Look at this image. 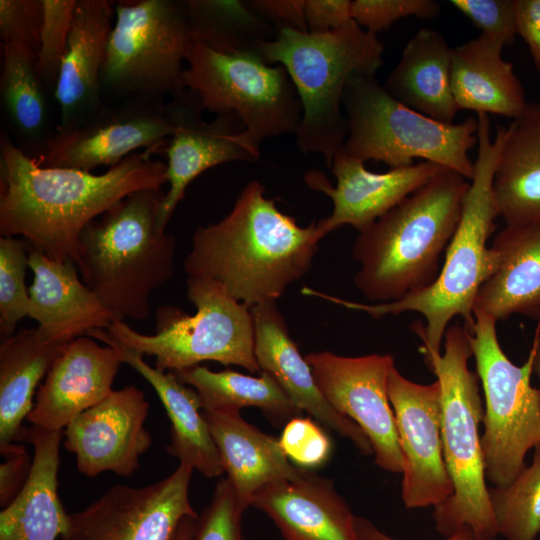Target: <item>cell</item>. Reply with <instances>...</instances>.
Returning <instances> with one entry per match:
<instances>
[{"mask_svg": "<svg viewBox=\"0 0 540 540\" xmlns=\"http://www.w3.org/2000/svg\"><path fill=\"white\" fill-rule=\"evenodd\" d=\"M68 344V343H67ZM67 344L46 341L38 328L20 329L0 345V448L21 441L36 388Z\"/></svg>", "mask_w": 540, "mask_h": 540, "instance_id": "cell-32", "label": "cell"}, {"mask_svg": "<svg viewBox=\"0 0 540 540\" xmlns=\"http://www.w3.org/2000/svg\"><path fill=\"white\" fill-rule=\"evenodd\" d=\"M305 359L330 405L366 435L375 463L385 471L402 473L403 457L388 395V378L395 367L393 357H347L321 351L307 354Z\"/></svg>", "mask_w": 540, "mask_h": 540, "instance_id": "cell-15", "label": "cell"}, {"mask_svg": "<svg viewBox=\"0 0 540 540\" xmlns=\"http://www.w3.org/2000/svg\"><path fill=\"white\" fill-rule=\"evenodd\" d=\"M388 395L403 457V503L409 509L436 507L454 491L443 452L440 384L415 383L393 367Z\"/></svg>", "mask_w": 540, "mask_h": 540, "instance_id": "cell-16", "label": "cell"}, {"mask_svg": "<svg viewBox=\"0 0 540 540\" xmlns=\"http://www.w3.org/2000/svg\"><path fill=\"white\" fill-rule=\"evenodd\" d=\"M247 6L277 32H308L305 19L306 0H246Z\"/></svg>", "mask_w": 540, "mask_h": 540, "instance_id": "cell-45", "label": "cell"}, {"mask_svg": "<svg viewBox=\"0 0 540 540\" xmlns=\"http://www.w3.org/2000/svg\"><path fill=\"white\" fill-rule=\"evenodd\" d=\"M29 244L23 238H0V335L12 336L16 326L28 317L29 289L25 283Z\"/></svg>", "mask_w": 540, "mask_h": 540, "instance_id": "cell-37", "label": "cell"}, {"mask_svg": "<svg viewBox=\"0 0 540 540\" xmlns=\"http://www.w3.org/2000/svg\"><path fill=\"white\" fill-rule=\"evenodd\" d=\"M469 184L446 168L359 232L352 247L360 265L354 284L364 298L393 302L434 282Z\"/></svg>", "mask_w": 540, "mask_h": 540, "instance_id": "cell-4", "label": "cell"}, {"mask_svg": "<svg viewBox=\"0 0 540 540\" xmlns=\"http://www.w3.org/2000/svg\"><path fill=\"white\" fill-rule=\"evenodd\" d=\"M149 403L133 385L113 390L76 416L63 430L64 447L76 457L78 471L95 477L103 472L130 476L152 438L144 423Z\"/></svg>", "mask_w": 540, "mask_h": 540, "instance_id": "cell-17", "label": "cell"}, {"mask_svg": "<svg viewBox=\"0 0 540 540\" xmlns=\"http://www.w3.org/2000/svg\"><path fill=\"white\" fill-rule=\"evenodd\" d=\"M186 285L195 314L162 306L156 312L153 334L140 333L125 321H113L107 329L88 336L142 356H153L155 367L162 371L179 372L203 361H216L260 373L251 309L213 279L187 277Z\"/></svg>", "mask_w": 540, "mask_h": 540, "instance_id": "cell-8", "label": "cell"}, {"mask_svg": "<svg viewBox=\"0 0 540 540\" xmlns=\"http://www.w3.org/2000/svg\"><path fill=\"white\" fill-rule=\"evenodd\" d=\"M443 352H425V360L441 388V435L453 494L434 507L436 530L448 537L464 527L476 535H497L490 505L481 446L484 406L477 374L470 371L473 356L470 333L458 324L444 335Z\"/></svg>", "mask_w": 540, "mask_h": 540, "instance_id": "cell-7", "label": "cell"}, {"mask_svg": "<svg viewBox=\"0 0 540 540\" xmlns=\"http://www.w3.org/2000/svg\"><path fill=\"white\" fill-rule=\"evenodd\" d=\"M4 461L0 465V504L7 506L21 491L32 467L24 446L10 444L0 448Z\"/></svg>", "mask_w": 540, "mask_h": 540, "instance_id": "cell-44", "label": "cell"}, {"mask_svg": "<svg viewBox=\"0 0 540 540\" xmlns=\"http://www.w3.org/2000/svg\"><path fill=\"white\" fill-rule=\"evenodd\" d=\"M250 506L263 511L285 540H358L356 515L333 481L308 470L262 487Z\"/></svg>", "mask_w": 540, "mask_h": 540, "instance_id": "cell-24", "label": "cell"}, {"mask_svg": "<svg viewBox=\"0 0 540 540\" xmlns=\"http://www.w3.org/2000/svg\"><path fill=\"white\" fill-rule=\"evenodd\" d=\"M452 51L439 31L421 28L404 47L383 88L407 107L453 123L459 108L451 86Z\"/></svg>", "mask_w": 540, "mask_h": 540, "instance_id": "cell-29", "label": "cell"}, {"mask_svg": "<svg viewBox=\"0 0 540 540\" xmlns=\"http://www.w3.org/2000/svg\"><path fill=\"white\" fill-rule=\"evenodd\" d=\"M282 451L296 467L310 470L323 466L332 453V443L311 418L290 419L279 438Z\"/></svg>", "mask_w": 540, "mask_h": 540, "instance_id": "cell-40", "label": "cell"}, {"mask_svg": "<svg viewBox=\"0 0 540 540\" xmlns=\"http://www.w3.org/2000/svg\"><path fill=\"white\" fill-rule=\"evenodd\" d=\"M174 373L196 390L205 412H240L244 407H256L279 425L302 412L276 380L264 371L254 377L230 369L212 371L197 365Z\"/></svg>", "mask_w": 540, "mask_h": 540, "instance_id": "cell-34", "label": "cell"}, {"mask_svg": "<svg viewBox=\"0 0 540 540\" xmlns=\"http://www.w3.org/2000/svg\"><path fill=\"white\" fill-rule=\"evenodd\" d=\"M203 108L194 111L169 138L162 150L167 156L168 190L159 214L163 230L190 183L206 170L232 161L256 162L258 146L234 114L217 115L211 121L202 119Z\"/></svg>", "mask_w": 540, "mask_h": 540, "instance_id": "cell-22", "label": "cell"}, {"mask_svg": "<svg viewBox=\"0 0 540 540\" xmlns=\"http://www.w3.org/2000/svg\"><path fill=\"white\" fill-rule=\"evenodd\" d=\"M323 238L316 222L299 226L252 180L223 219L195 229L184 271L217 281L251 309L277 301L302 278Z\"/></svg>", "mask_w": 540, "mask_h": 540, "instance_id": "cell-2", "label": "cell"}, {"mask_svg": "<svg viewBox=\"0 0 540 540\" xmlns=\"http://www.w3.org/2000/svg\"><path fill=\"white\" fill-rule=\"evenodd\" d=\"M227 479L246 510L253 495L275 481L295 480L305 472L285 456L279 439L249 424L237 411L205 412Z\"/></svg>", "mask_w": 540, "mask_h": 540, "instance_id": "cell-26", "label": "cell"}, {"mask_svg": "<svg viewBox=\"0 0 540 540\" xmlns=\"http://www.w3.org/2000/svg\"><path fill=\"white\" fill-rule=\"evenodd\" d=\"M124 363L122 350L89 336L69 342L43 382L27 420L48 431H63L79 414L105 399Z\"/></svg>", "mask_w": 540, "mask_h": 540, "instance_id": "cell-19", "label": "cell"}, {"mask_svg": "<svg viewBox=\"0 0 540 540\" xmlns=\"http://www.w3.org/2000/svg\"><path fill=\"white\" fill-rule=\"evenodd\" d=\"M355 528L358 540H399L385 534L370 520L361 516H356ZM442 540H477V535L472 529L464 527Z\"/></svg>", "mask_w": 540, "mask_h": 540, "instance_id": "cell-48", "label": "cell"}, {"mask_svg": "<svg viewBox=\"0 0 540 540\" xmlns=\"http://www.w3.org/2000/svg\"><path fill=\"white\" fill-rule=\"evenodd\" d=\"M477 157L474 175L465 194L461 217L445 251L437 278L428 287L387 303H358L341 299L312 288L302 294L318 297L350 310L379 319L403 312H418L426 324L415 323L413 331L423 343V351L440 353L444 335L455 317H462L470 330L474 307L481 286L497 270L500 257L487 246L499 211L493 192V175L505 137V127H498L491 138L489 116L477 114Z\"/></svg>", "mask_w": 540, "mask_h": 540, "instance_id": "cell-3", "label": "cell"}, {"mask_svg": "<svg viewBox=\"0 0 540 540\" xmlns=\"http://www.w3.org/2000/svg\"><path fill=\"white\" fill-rule=\"evenodd\" d=\"M497 537L493 535H477V540H498Z\"/></svg>", "mask_w": 540, "mask_h": 540, "instance_id": "cell-51", "label": "cell"}, {"mask_svg": "<svg viewBox=\"0 0 540 540\" xmlns=\"http://www.w3.org/2000/svg\"><path fill=\"white\" fill-rule=\"evenodd\" d=\"M191 41L184 0L117 1L102 97L165 101L183 95Z\"/></svg>", "mask_w": 540, "mask_h": 540, "instance_id": "cell-10", "label": "cell"}, {"mask_svg": "<svg viewBox=\"0 0 540 540\" xmlns=\"http://www.w3.org/2000/svg\"><path fill=\"white\" fill-rule=\"evenodd\" d=\"M496 320L475 310L469 331L484 399L481 446L485 476L492 486H505L522 471L525 457L540 446V401L531 385L533 352L518 366L500 346Z\"/></svg>", "mask_w": 540, "mask_h": 540, "instance_id": "cell-11", "label": "cell"}, {"mask_svg": "<svg viewBox=\"0 0 540 540\" xmlns=\"http://www.w3.org/2000/svg\"><path fill=\"white\" fill-rule=\"evenodd\" d=\"M517 35L525 41L540 71V0H514Z\"/></svg>", "mask_w": 540, "mask_h": 540, "instance_id": "cell-47", "label": "cell"}, {"mask_svg": "<svg viewBox=\"0 0 540 540\" xmlns=\"http://www.w3.org/2000/svg\"><path fill=\"white\" fill-rule=\"evenodd\" d=\"M503 48L499 40L480 34L453 49L451 86L459 110L513 120L525 112L524 88L512 63L502 57Z\"/></svg>", "mask_w": 540, "mask_h": 540, "instance_id": "cell-28", "label": "cell"}, {"mask_svg": "<svg viewBox=\"0 0 540 540\" xmlns=\"http://www.w3.org/2000/svg\"><path fill=\"white\" fill-rule=\"evenodd\" d=\"M351 5L350 0H306L308 32L326 33L340 28L352 19Z\"/></svg>", "mask_w": 540, "mask_h": 540, "instance_id": "cell-46", "label": "cell"}, {"mask_svg": "<svg viewBox=\"0 0 540 540\" xmlns=\"http://www.w3.org/2000/svg\"><path fill=\"white\" fill-rule=\"evenodd\" d=\"M493 192L506 225L540 223V102L505 128Z\"/></svg>", "mask_w": 540, "mask_h": 540, "instance_id": "cell-30", "label": "cell"}, {"mask_svg": "<svg viewBox=\"0 0 540 540\" xmlns=\"http://www.w3.org/2000/svg\"><path fill=\"white\" fill-rule=\"evenodd\" d=\"M531 350L533 352V373L537 376L540 382V337L536 338ZM537 390L540 401V385Z\"/></svg>", "mask_w": 540, "mask_h": 540, "instance_id": "cell-50", "label": "cell"}, {"mask_svg": "<svg viewBox=\"0 0 540 540\" xmlns=\"http://www.w3.org/2000/svg\"><path fill=\"white\" fill-rule=\"evenodd\" d=\"M450 3L467 17L482 35L511 46L517 36L514 0H451Z\"/></svg>", "mask_w": 540, "mask_h": 540, "instance_id": "cell-42", "label": "cell"}, {"mask_svg": "<svg viewBox=\"0 0 540 540\" xmlns=\"http://www.w3.org/2000/svg\"><path fill=\"white\" fill-rule=\"evenodd\" d=\"M200 108L190 90L168 101L104 104L79 126L54 133L43 155L34 160L42 167L91 172L100 166L113 167L138 149L162 153L179 126Z\"/></svg>", "mask_w": 540, "mask_h": 540, "instance_id": "cell-13", "label": "cell"}, {"mask_svg": "<svg viewBox=\"0 0 540 540\" xmlns=\"http://www.w3.org/2000/svg\"><path fill=\"white\" fill-rule=\"evenodd\" d=\"M42 5L36 69L45 87L54 94L68 45L76 0H42Z\"/></svg>", "mask_w": 540, "mask_h": 540, "instance_id": "cell-38", "label": "cell"}, {"mask_svg": "<svg viewBox=\"0 0 540 540\" xmlns=\"http://www.w3.org/2000/svg\"><path fill=\"white\" fill-rule=\"evenodd\" d=\"M330 169L337 179L335 187L320 171L305 174L308 187L325 193L333 202L331 214L316 222L323 237L344 225L359 232L366 230L446 167L423 161L376 173L367 170L363 161L341 147Z\"/></svg>", "mask_w": 540, "mask_h": 540, "instance_id": "cell-18", "label": "cell"}, {"mask_svg": "<svg viewBox=\"0 0 540 540\" xmlns=\"http://www.w3.org/2000/svg\"><path fill=\"white\" fill-rule=\"evenodd\" d=\"M192 41L224 54L255 51L277 31L240 0H184Z\"/></svg>", "mask_w": 540, "mask_h": 540, "instance_id": "cell-35", "label": "cell"}, {"mask_svg": "<svg viewBox=\"0 0 540 540\" xmlns=\"http://www.w3.org/2000/svg\"><path fill=\"white\" fill-rule=\"evenodd\" d=\"M254 324V352L261 371L269 373L301 410L349 439L364 455L373 454L361 428L337 412L320 391L312 369L291 338L277 301L251 308Z\"/></svg>", "mask_w": 540, "mask_h": 540, "instance_id": "cell-21", "label": "cell"}, {"mask_svg": "<svg viewBox=\"0 0 540 540\" xmlns=\"http://www.w3.org/2000/svg\"><path fill=\"white\" fill-rule=\"evenodd\" d=\"M491 247L500 263L481 286L474 311L496 321L515 314L540 319V223L506 225Z\"/></svg>", "mask_w": 540, "mask_h": 540, "instance_id": "cell-27", "label": "cell"}, {"mask_svg": "<svg viewBox=\"0 0 540 540\" xmlns=\"http://www.w3.org/2000/svg\"><path fill=\"white\" fill-rule=\"evenodd\" d=\"M63 431L25 427L21 441L33 446L32 467L18 495L0 513V540H57L66 535L69 514L58 495Z\"/></svg>", "mask_w": 540, "mask_h": 540, "instance_id": "cell-25", "label": "cell"}, {"mask_svg": "<svg viewBox=\"0 0 540 540\" xmlns=\"http://www.w3.org/2000/svg\"><path fill=\"white\" fill-rule=\"evenodd\" d=\"M164 194L131 193L80 235L79 274L115 321L148 319L153 292L174 276L176 239L159 225Z\"/></svg>", "mask_w": 540, "mask_h": 540, "instance_id": "cell-5", "label": "cell"}, {"mask_svg": "<svg viewBox=\"0 0 540 540\" xmlns=\"http://www.w3.org/2000/svg\"><path fill=\"white\" fill-rule=\"evenodd\" d=\"M28 265L33 272L28 317L38 323L46 341L67 344L115 321L85 285L73 261L52 260L29 246Z\"/></svg>", "mask_w": 540, "mask_h": 540, "instance_id": "cell-23", "label": "cell"}, {"mask_svg": "<svg viewBox=\"0 0 540 540\" xmlns=\"http://www.w3.org/2000/svg\"><path fill=\"white\" fill-rule=\"evenodd\" d=\"M42 19V0H0L2 44H20L37 55Z\"/></svg>", "mask_w": 540, "mask_h": 540, "instance_id": "cell-43", "label": "cell"}, {"mask_svg": "<svg viewBox=\"0 0 540 540\" xmlns=\"http://www.w3.org/2000/svg\"><path fill=\"white\" fill-rule=\"evenodd\" d=\"M255 51L267 64L282 65L297 90L299 150L319 153L330 168L348 135L342 108L346 84L354 74L375 76L383 64V43L351 19L326 33L281 30Z\"/></svg>", "mask_w": 540, "mask_h": 540, "instance_id": "cell-6", "label": "cell"}, {"mask_svg": "<svg viewBox=\"0 0 540 540\" xmlns=\"http://www.w3.org/2000/svg\"><path fill=\"white\" fill-rule=\"evenodd\" d=\"M186 63V87L203 109L236 115L258 146L267 138L296 133L302 105L282 65L267 64L256 51L224 54L195 41Z\"/></svg>", "mask_w": 540, "mask_h": 540, "instance_id": "cell-12", "label": "cell"}, {"mask_svg": "<svg viewBox=\"0 0 540 540\" xmlns=\"http://www.w3.org/2000/svg\"><path fill=\"white\" fill-rule=\"evenodd\" d=\"M245 511L228 479L221 478L209 504L196 519L190 540H245L242 531Z\"/></svg>", "mask_w": 540, "mask_h": 540, "instance_id": "cell-39", "label": "cell"}, {"mask_svg": "<svg viewBox=\"0 0 540 540\" xmlns=\"http://www.w3.org/2000/svg\"><path fill=\"white\" fill-rule=\"evenodd\" d=\"M115 5L110 0H76L68 45L53 94L58 106L55 133L79 126L104 105L101 77Z\"/></svg>", "mask_w": 540, "mask_h": 540, "instance_id": "cell-20", "label": "cell"}, {"mask_svg": "<svg viewBox=\"0 0 540 540\" xmlns=\"http://www.w3.org/2000/svg\"><path fill=\"white\" fill-rule=\"evenodd\" d=\"M148 150L106 172L42 167L5 132L0 137V235L22 237L52 260L80 256L85 226L131 193L161 190L167 166Z\"/></svg>", "mask_w": 540, "mask_h": 540, "instance_id": "cell-1", "label": "cell"}, {"mask_svg": "<svg viewBox=\"0 0 540 540\" xmlns=\"http://www.w3.org/2000/svg\"><path fill=\"white\" fill-rule=\"evenodd\" d=\"M440 11V4L434 0H354L351 5L352 19L373 34L404 17L433 19Z\"/></svg>", "mask_w": 540, "mask_h": 540, "instance_id": "cell-41", "label": "cell"}, {"mask_svg": "<svg viewBox=\"0 0 540 540\" xmlns=\"http://www.w3.org/2000/svg\"><path fill=\"white\" fill-rule=\"evenodd\" d=\"M48 92L36 69V55L20 44H2L1 110L9 137L33 159L43 155L54 135Z\"/></svg>", "mask_w": 540, "mask_h": 540, "instance_id": "cell-33", "label": "cell"}, {"mask_svg": "<svg viewBox=\"0 0 540 540\" xmlns=\"http://www.w3.org/2000/svg\"><path fill=\"white\" fill-rule=\"evenodd\" d=\"M120 349L124 363L153 387L165 408L170 420L167 452L208 478L221 476L225 470L203 412H200L202 405L196 390L186 386L176 373L150 366L141 354Z\"/></svg>", "mask_w": 540, "mask_h": 540, "instance_id": "cell-31", "label": "cell"}, {"mask_svg": "<svg viewBox=\"0 0 540 540\" xmlns=\"http://www.w3.org/2000/svg\"><path fill=\"white\" fill-rule=\"evenodd\" d=\"M488 495L497 535L535 540L540 533V446L512 482L488 487Z\"/></svg>", "mask_w": 540, "mask_h": 540, "instance_id": "cell-36", "label": "cell"}, {"mask_svg": "<svg viewBox=\"0 0 540 540\" xmlns=\"http://www.w3.org/2000/svg\"><path fill=\"white\" fill-rule=\"evenodd\" d=\"M197 518L187 517L181 523L175 540H190Z\"/></svg>", "mask_w": 540, "mask_h": 540, "instance_id": "cell-49", "label": "cell"}, {"mask_svg": "<svg viewBox=\"0 0 540 540\" xmlns=\"http://www.w3.org/2000/svg\"><path fill=\"white\" fill-rule=\"evenodd\" d=\"M193 468L185 463L142 487L114 485L86 508L69 514L61 540H175L183 520L198 518L189 499Z\"/></svg>", "mask_w": 540, "mask_h": 540, "instance_id": "cell-14", "label": "cell"}, {"mask_svg": "<svg viewBox=\"0 0 540 540\" xmlns=\"http://www.w3.org/2000/svg\"><path fill=\"white\" fill-rule=\"evenodd\" d=\"M342 108L348 135L342 148L365 162L406 167L423 159L456 171L467 180L474 175L469 151L477 139V118L443 123L392 97L375 76L354 74L347 82Z\"/></svg>", "mask_w": 540, "mask_h": 540, "instance_id": "cell-9", "label": "cell"}]
</instances>
